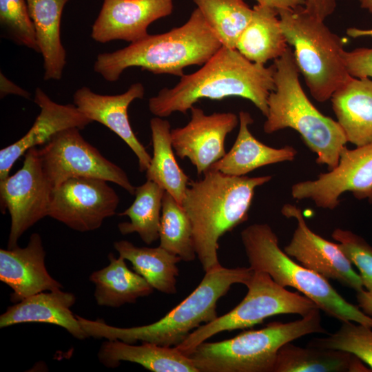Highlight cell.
<instances>
[{"label": "cell", "instance_id": "6da1fadb", "mask_svg": "<svg viewBox=\"0 0 372 372\" xmlns=\"http://www.w3.org/2000/svg\"><path fill=\"white\" fill-rule=\"evenodd\" d=\"M274 72V64L265 67L251 62L236 49L223 45L200 69L183 74L174 87L163 88L151 97L149 110L163 118L176 112L186 114L203 99L238 96L251 101L266 117L268 98L276 88Z\"/></svg>", "mask_w": 372, "mask_h": 372}, {"label": "cell", "instance_id": "7a4b0ae2", "mask_svg": "<svg viewBox=\"0 0 372 372\" xmlns=\"http://www.w3.org/2000/svg\"><path fill=\"white\" fill-rule=\"evenodd\" d=\"M271 178L270 175L229 176L209 169L202 179L189 181L182 206L190 220L196 256L205 272L222 266L219 239L247 220L256 189Z\"/></svg>", "mask_w": 372, "mask_h": 372}, {"label": "cell", "instance_id": "3957f363", "mask_svg": "<svg viewBox=\"0 0 372 372\" xmlns=\"http://www.w3.org/2000/svg\"><path fill=\"white\" fill-rule=\"evenodd\" d=\"M223 46L198 8L180 27L159 34H149L127 47L99 54L94 70L105 81L114 82L131 67L154 74L181 76L189 65H203Z\"/></svg>", "mask_w": 372, "mask_h": 372}, {"label": "cell", "instance_id": "277c9868", "mask_svg": "<svg viewBox=\"0 0 372 372\" xmlns=\"http://www.w3.org/2000/svg\"><path fill=\"white\" fill-rule=\"evenodd\" d=\"M254 270L249 267L226 268L223 266L205 272L198 287L164 317L150 324L122 328L109 325L103 320L76 318L89 337L118 340L134 344L138 341L163 347L181 344L202 323H208L218 316L216 305L234 284L245 286Z\"/></svg>", "mask_w": 372, "mask_h": 372}, {"label": "cell", "instance_id": "5b68a950", "mask_svg": "<svg viewBox=\"0 0 372 372\" xmlns=\"http://www.w3.org/2000/svg\"><path fill=\"white\" fill-rule=\"evenodd\" d=\"M273 64L276 88L268 98L264 132L272 134L288 127L296 130L316 154L318 164L326 165L329 170L334 168L342 148L348 143L343 130L337 121L322 114L307 98L289 46Z\"/></svg>", "mask_w": 372, "mask_h": 372}, {"label": "cell", "instance_id": "8992f818", "mask_svg": "<svg viewBox=\"0 0 372 372\" xmlns=\"http://www.w3.org/2000/svg\"><path fill=\"white\" fill-rule=\"evenodd\" d=\"M240 238L249 267L269 274L279 285L296 289L329 316L372 328V318L346 300L320 274L298 264L278 245V238L266 223L245 228Z\"/></svg>", "mask_w": 372, "mask_h": 372}, {"label": "cell", "instance_id": "52a82bcc", "mask_svg": "<svg viewBox=\"0 0 372 372\" xmlns=\"http://www.w3.org/2000/svg\"><path fill=\"white\" fill-rule=\"evenodd\" d=\"M320 311L315 308L299 320L272 322L262 329L244 331L223 341H205L187 356L198 372H273L282 345L309 334L327 333Z\"/></svg>", "mask_w": 372, "mask_h": 372}, {"label": "cell", "instance_id": "ba28073f", "mask_svg": "<svg viewBox=\"0 0 372 372\" xmlns=\"http://www.w3.org/2000/svg\"><path fill=\"white\" fill-rule=\"evenodd\" d=\"M277 10L281 28L288 45L294 49L297 67L311 94L319 102L328 101L353 77L343 60L342 39L302 6Z\"/></svg>", "mask_w": 372, "mask_h": 372}, {"label": "cell", "instance_id": "9c48e42d", "mask_svg": "<svg viewBox=\"0 0 372 372\" xmlns=\"http://www.w3.org/2000/svg\"><path fill=\"white\" fill-rule=\"evenodd\" d=\"M247 293L229 312L200 325L176 347L188 355L198 344L223 331L250 328L267 318L282 314L304 316L318 307L309 298L277 284L265 272L254 271Z\"/></svg>", "mask_w": 372, "mask_h": 372}, {"label": "cell", "instance_id": "30bf717a", "mask_svg": "<svg viewBox=\"0 0 372 372\" xmlns=\"http://www.w3.org/2000/svg\"><path fill=\"white\" fill-rule=\"evenodd\" d=\"M80 130L76 127L64 130L38 150L53 189L69 178L87 177L114 183L134 195L136 187L125 172L85 141Z\"/></svg>", "mask_w": 372, "mask_h": 372}, {"label": "cell", "instance_id": "8fae6325", "mask_svg": "<svg viewBox=\"0 0 372 372\" xmlns=\"http://www.w3.org/2000/svg\"><path fill=\"white\" fill-rule=\"evenodd\" d=\"M38 150L37 147L28 149L22 167L0 180L1 209L3 212L7 209L11 218L8 249L18 246L24 232L48 216L53 187L43 171Z\"/></svg>", "mask_w": 372, "mask_h": 372}, {"label": "cell", "instance_id": "7c38bea8", "mask_svg": "<svg viewBox=\"0 0 372 372\" xmlns=\"http://www.w3.org/2000/svg\"><path fill=\"white\" fill-rule=\"evenodd\" d=\"M348 192L372 203V143L353 149L344 146L334 168L315 180L293 184L291 194L294 199H309L318 207L332 210L339 205L340 196Z\"/></svg>", "mask_w": 372, "mask_h": 372}, {"label": "cell", "instance_id": "4fadbf2b", "mask_svg": "<svg viewBox=\"0 0 372 372\" xmlns=\"http://www.w3.org/2000/svg\"><path fill=\"white\" fill-rule=\"evenodd\" d=\"M119 197L107 181L94 178H71L53 189L48 216L73 230L99 229L116 214Z\"/></svg>", "mask_w": 372, "mask_h": 372}, {"label": "cell", "instance_id": "5bb4252c", "mask_svg": "<svg viewBox=\"0 0 372 372\" xmlns=\"http://www.w3.org/2000/svg\"><path fill=\"white\" fill-rule=\"evenodd\" d=\"M281 213L296 221L291 239L283 249L287 255L304 267L356 293L364 289L360 274L354 270L338 243L330 242L313 231L307 225L300 207L287 203L282 206Z\"/></svg>", "mask_w": 372, "mask_h": 372}, {"label": "cell", "instance_id": "9a60e30c", "mask_svg": "<svg viewBox=\"0 0 372 372\" xmlns=\"http://www.w3.org/2000/svg\"><path fill=\"white\" fill-rule=\"evenodd\" d=\"M190 111L189 123L171 130L172 143L176 154L181 159L188 158L200 175L225 155V138L237 126L239 118L232 112L207 115L194 105Z\"/></svg>", "mask_w": 372, "mask_h": 372}, {"label": "cell", "instance_id": "2e32d148", "mask_svg": "<svg viewBox=\"0 0 372 372\" xmlns=\"http://www.w3.org/2000/svg\"><path fill=\"white\" fill-rule=\"evenodd\" d=\"M172 10L173 0H103L91 37L101 43L115 40L135 43L149 35L152 22Z\"/></svg>", "mask_w": 372, "mask_h": 372}, {"label": "cell", "instance_id": "e0dca14e", "mask_svg": "<svg viewBox=\"0 0 372 372\" xmlns=\"http://www.w3.org/2000/svg\"><path fill=\"white\" fill-rule=\"evenodd\" d=\"M144 94L143 84L136 83L124 93L116 95L96 94L85 86L73 95L74 104L81 113L92 122L109 128L130 147L138 158L142 172L148 169L152 157L134 133L127 109L134 100L142 99Z\"/></svg>", "mask_w": 372, "mask_h": 372}, {"label": "cell", "instance_id": "ac0fdd59", "mask_svg": "<svg viewBox=\"0 0 372 372\" xmlns=\"http://www.w3.org/2000/svg\"><path fill=\"white\" fill-rule=\"evenodd\" d=\"M34 101L39 107L40 112L30 129L19 140L0 151V180L9 176L17 159L30 148L45 145L64 130H83L92 122L74 104L57 103L39 87L35 90Z\"/></svg>", "mask_w": 372, "mask_h": 372}, {"label": "cell", "instance_id": "d6986e66", "mask_svg": "<svg viewBox=\"0 0 372 372\" xmlns=\"http://www.w3.org/2000/svg\"><path fill=\"white\" fill-rule=\"evenodd\" d=\"M42 238L33 233L26 247L0 249V280L12 289L17 303L36 293L60 289L62 285L48 273Z\"/></svg>", "mask_w": 372, "mask_h": 372}, {"label": "cell", "instance_id": "ffe728a7", "mask_svg": "<svg viewBox=\"0 0 372 372\" xmlns=\"http://www.w3.org/2000/svg\"><path fill=\"white\" fill-rule=\"evenodd\" d=\"M75 296L61 289L43 291L9 307L0 316V327L23 322H44L65 329L79 340L88 338L76 315L70 310Z\"/></svg>", "mask_w": 372, "mask_h": 372}, {"label": "cell", "instance_id": "44dd1931", "mask_svg": "<svg viewBox=\"0 0 372 372\" xmlns=\"http://www.w3.org/2000/svg\"><path fill=\"white\" fill-rule=\"evenodd\" d=\"M239 130L231 149L209 169L226 175L242 176L265 165L293 161L296 149L289 145L275 148L261 143L250 132L254 120L250 114L239 112Z\"/></svg>", "mask_w": 372, "mask_h": 372}, {"label": "cell", "instance_id": "7402d4cb", "mask_svg": "<svg viewBox=\"0 0 372 372\" xmlns=\"http://www.w3.org/2000/svg\"><path fill=\"white\" fill-rule=\"evenodd\" d=\"M331 99L347 142L356 147L372 143V80L352 77Z\"/></svg>", "mask_w": 372, "mask_h": 372}, {"label": "cell", "instance_id": "603a6c76", "mask_svg": "<svg viewBox=\"0 0 372 372\" xmlns=\"http://www.w3.org/2000/svg\"><path fill=\"white\" fill-rule=\"evenodd\" d=\"M99 361L115 368L121 362L138 364L154 372H198L192 360L176 347H163L151 342L134 345L118 340H107L99 351Z\"/></svg>", "mask_w": 372, "mask_h": 372}, {"label": "cell", "instance_id": "cb8c5ba5", "mask_svg": "<svg viewBox=\"0 0 372 372\" xmlns=\"http://www.w3.org/2000/svg\"><path fill=\"white\" fill-rule=\"evenodd\" d=\"M288 47L278 10L267 4L256 5L236 49L249 61L265 65L269 60L282 56Z\"/></svg>", "mask_w": 372, "mask_h": 372}, {"label": "cell", "instance_id": "d4e9b609", "mask_svg": "<svg viewBox=\"0 0 372 372\" xmlns=\"http://www.w3.org/2000/svg\"><path fill=\"white\" fill-rule=\"evenodd\" d=\"M43 59L44 80H60L66 63L61 43V15L69 0H26Z\"/></svg>", "mask_w": 372, "mask_h": 372}, {"label": "cell", "instance_id": "484cf974", "mask_svg": "<svg viewBox=\"0 0 372 372\" xmlns=\"http://www.w3.org/2000/svg\"><path fill=\"white\" fill-rule=\"evenodd\" d=\"M110 264L95 271L90 280L95 285L94 299L99 306L117 308L125 304H133L143 297L148 296L154 288L136 271L130 270L125 259L110 253Z\"/></svg>", "mask_w": 372, "mask_h": 372}, {"label": "cell", "instance_id": "4316f807", "mask_svg": "<svg viewBox=\"0 0 372 372\" xmlns=\"http://www.w3.org/2000/svg\"><path fill=\"white\" fill-rule=\"evenodd\" d=\"M362 362L351 353L287 342L278 351L273 372L369 371Z\"/></svg>", "mask_w": 372, "mask_h": 372}, {"label": "cell", "instance_id": "83f0119b", "mask_svg": "<svg viewBox=\"0 0 372 372\" xmlns=\"http://www.w3.org/2000/svg\"><path fill=\"white\" fill-rule=\"evenodd\" d=\"M153 156L146 179L161 186L182 205L189 179L178 165L171 138V125L161 117L150 120Z\"/></svg>", "mask_w": 372, "mask_h": 372}, {"label": "cell", "instance_id": "f1b7e54d", "mask_svg": "<svg viewBox=\"0 0 372 372\" xmlns=\"http://www.w3.org/2000/svg\"><path fill=\"white\" fill-rule=\"evenodd\" d=\"M114 247L154 289L166 294L176 293V278L179 274L176 265L181 261L179 256L161 246L137 247L125 240L116 241Z\"/></svg>", "mask_w": 372, "mask_h": 372}, {"label": "cell", "instance_id": "f546056e", "mask_svg": "<svg viewBox=\"0 0 372 372\" xmlns=\"http://www.w3.org/2000/svg\"><path fill=\"white\" fill-rule=\"evenodd\" d=\"M165 190L156 183L147 180L136 187L135 199L126 210L118 214L127 216L130 222L118 225L121 234L137 233L147 245L159 239L162 201Z\"/></svg>", "mask_w": 372, "mask_h": 372}, {"label": "cell", "instance_id": "4dcf8cb0", "mask_svg": "<svg viewBox=\"0 0 372 372\" xmlns=\"http://www.w3.org/2000/svg\"><path fill=\"white\" fill-rule=\"evenodd\" d=\"M206 22L225 47L236 49L251 20L253 9L243 0H194Z\"/></svg>", "mask_w": 372, "mask_h": 372}, {"label": "cell", "instance_id": "1f68e13d", "mask_svg": "<svg viewBox=\"0 0 372 372\" xmlns=\"http://www.w3.org/2000/svg\"><path fill=\"white\" fill-rule=\"evenodd\" d=\"M159 240L161 247L190 262L196 256L192 226L183 207L165 192L161 216Z\"/></svg>", "mask_w": 372, "mask_h": 372}, {"label": "cell", "instance_id": "d6a6232c", "mask_svg": "<svg viewBox=\"0 0 372 372\" xmlns=\"http://www.w3.org/2000/svg\"><path fill=\"white\" fill-rule=\"evenodd\" d=\"M307 345L344 351L354 355L372 371V328L352 321L341 322L340 328L324 338H313Z\"/></svg>", "mask_w": 372, "mask_h": 372}, {"label": "cell", "instance_id": "836d02e7", "mask_svg": "<svg viewBox=\"0 0 372 372\" xmlns=\"http://www.w3.org/2000/svg\"><path fill=\"white\" fill-rule=\"evenodd\" d=\"M0 23L3 34L8 38L39 52L26 0H0Z\"/></svg>", "mask_w": 372, "mask_h": 372}, {"label": "cell", "instance_id": "e575fe53", "mask_svg": "<svg viewBox=\"0 0 372 372\" xmlns=\"http://www.w3.org/2000/svg\"><path fill=\"white\" fill-rule=\"evenodd\" d=\"M332 238L360 271L363 286L372 293V247L361 236L351 231L337 228Z\"/></svg>", "mask_w": 372, "mask_h": 372}, {"label": "cell", "instance_id": "d590c367", "mask_svg": "<svg viewBox=\"0 0 372 372\" xmlns=\"http://www.w3.org/2000/svg\"><path fill=\"white\" fill-rule=\"evenodd\" d=\"M342 56L351 76L358 79L372 77V48H358L350 52L344 50Z\"/></svg>", "mask_w": 372, "mask_h": 372}, {"label": "cell", "instance_id": "8d00e7d4", "mask_svg": "<svg viewBox=\"0 0 372 372\" xmlns=\"http://www.w3.org/2000/svg\"><path fill=\"white\" fill-rule=\"evenodd\" d=\"M338 0H306L304 10L313 17L324 21L335 11Z\"/></svg>", "mask_w": 372, "mask_h": 372}, {"label": "cell", "instance_id": "74e56055", "mask_svg": "<svg viewBox=\"0 0 372 372\" xmlns=\"http://www.w3.org/2000/svg\"><path fill=\"white\" fill-rule=\"evenodd\" d=\"M8 94H14L29 99L31 96L28 91L18 86L9 80L2 72L0 74V96L3 98Z\"/></svg>", "mask_w": 372, "mask_h": 372}, {"label": "cell", "instance_id": "f35d334b", "mask_svg": "<svg viewBox=\"0 0 372 372\" xmlns=\"http://www.w3.org/2000/svg\"><path fill=\"white\" fill-rule=\"evenodd\" d=\"M358 307L368 316H372V293L362 290L356 295Z\"/></svg>", "mask_w": 372, "mask_h": 372}, {"label": "cell", "instance_id": "ab89813d", "mask_svg": "<svg viewBox=\"0 0 372 372\" xmlns=\"http://www.w3.org/2000/svg\"><path fill=\"white\" fill-rule=\"evenodd\" d=\"M258 3L267 4L276 9L295 8L304 4L305 0H256Z\"/></svg>", "mask_w": 372, "mask_h": 372}, {"label": "cell", "instance_id": "60d3db41", "mask_svg": "<svg viewBox=\"0 0 372 372\" xmlns=\"http://www.w3.org/2000/svg\"><path fill=\"white\" fill-rule=\"evenodd\" d=\"M347 34L353 38L360 37H372V29L362 30L355 28H349L347 30Z\"/></svg>", "mask_w": 372, "mask_h": 372}, {"label": "cell", "instance_id": "b9f144b4", "mask_svg": "<svg viewBox=\"0 0 372 372\" xmlns=\"http://www.w3.org/2000/svg\"><path fill=\"white\" fill-rule=\"evenodd\" d=\"M360 7L372 14V0H359Z\"/></svg>", "mask_w": 372, "mask_h": 372}]
</instances>
